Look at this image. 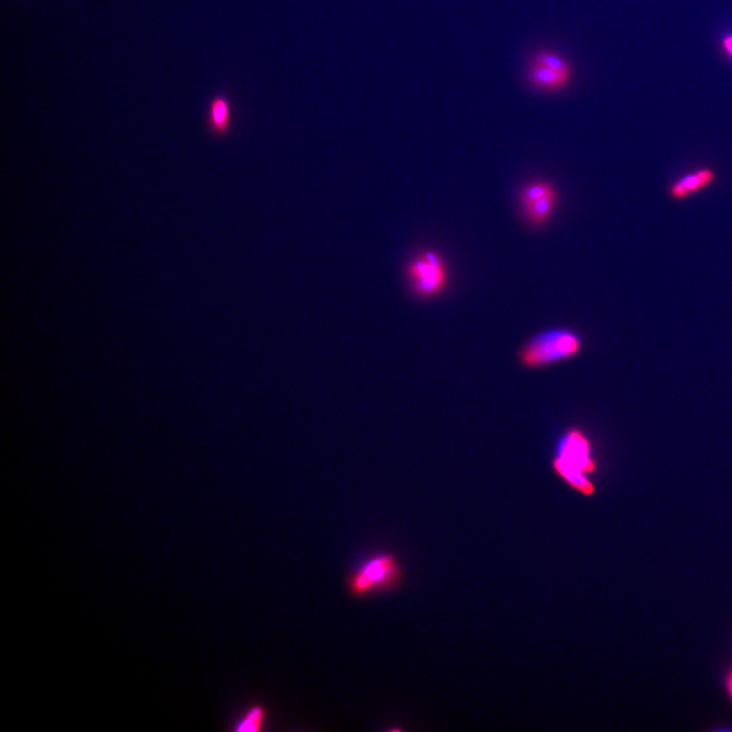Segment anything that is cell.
<instances>
[{
    "mask_svg": "<svg viewBox=\"0 0 732 732\" xmlns=\"http://www.w3.org/2000/svg\"><path fill=\"white\" fill-rule=\"evenodd\" d=\"M717 180V174L710 167H701L673 180L668 186L669 198L683 201L709 189Z\"/></svg>",
    "mask_w": 732,
    "mask_h": 732,
    "instance_id": "cell-5",
    "label": "cell"
},
{
    "mask_svg": "<svg viewBox=\"0 0 732 732\" xmlns=\"http://www.w3.org/2000/svg\"><path fill=\"white\" fill-rule=\"evenodd\" d=\"M722 48L726 54L732 59V34L726 35L721 41Z\"/></svg>",
    "mask_w": 732,
    "mask_h": 732,
    "instance_id": "cell-12",
    "label": "cell"
},
{
    "mask_svg": "<svg viewBox=\"0 0 732 732\" xmlns=\"http://www.w3.org/2000/svg\"><path fill=\"white\" fill-rule=\"evenodd\" d=\"M581 349L579 334L570 329H551L537 334L523 345L519 361L526 368H543L577 356Z\"/></svg>",
    "mask_w": 732,
    "mask_h": 732,
    "instance_id": "cell-2",
    "label": "cell"
},
{
    "mask_svg": "<svg viewBox=\"0 0 732 732\" xmlns=\"http://www.w3.org/2000/svg\"><path fill=\"white\" fill-rule=\"evenodd\" d=\"M556 189L551 182L546 180H533L523 186L519 194L521 208L522 210L532 205L535 201L556 193Z\"/></svg>",
    "mask_w": 732,
    "mask_h": 732,
    "instance_id": "cell-10",
    "label": "cell"
},
{
    "mask_svg": "<svg viewBox=\"0 0 732 732\" xmlns=\"http://www.w3.org/2000/svg\"><path fill=\"white\" fill-rule=\"evenodd\" d=\"M268 720V710L261 704H254L247 708L246 712L234 724L235 732H260L263 731Z\"/></svg>",
    "mask_w": 732,
    "mask_h": 732,
    "instance_id": "cell-9",
    "label": "cell"
},
{
    "mask_svg": "<svg viewBox=\"0 0 732 732\" xmlns=\"http://www.w3.org/2000/svg\"><path fill=\"white\" fill-rule=\"evenodd\" d=\"M407 277L416 296L433 299L445 291L448 286V266L441 254L427 249L408 264Z\"/></svg>",
    "mask_w": 732,
    "mask_h": 732,
    "instance_id": "cell-4",
    "label": "cell"
},
{
    "mask_svg": "<svg viewBox=\"0 0 732 732\" xmlns=\"http://www.w3.org/2000/svg\"><path fill=\"white\" fill-rule=\"evenodd\" d=\"M724 686H726V692L728 693L729 698H731L732 702V667L729 669L728 673H726Z\"/></svg>",
    "mask_w": 732,
    "mask_h": 732,
    "instance_id": "cell-13",
    "label": "cell"
},
{
    "mask_svg": "<svg viewBox=\"0 0 732 732\" xmlns=\"http://www.w3.org/2000/svg\"><path fill=\"white\" fill-rule=\"evenodd\" d=\"M551 466L559 478L576 493L585 496L594 494L595 486L590 475L596 470V462L590 439L579 427H571L561 434Z\"/></svg>",
    "mask_w": 732,
    "mask_h": 732,
    "instance_id": "cell-1",
    "label": "cell"
},
{
    "mask_svg": "<svg viewBox=\"0 0 732 732\" xmlns=\"http://www.w3.org/2000/svg\"><path fill=\"white\" fill-rule=\"evenodd\" d=\"M528 79L534 87L546 90H558L565 87L571 79V74L561 73L548 67L532 64L528 71Z\"/></svg>",
    "mask_w": 732,
    "mask_h": 732,
    "instance_id": "cell-7",
    "label": "cell"
},
{
    "mask_svg": "<svg viewBox=\"0 0 732 732\" xmlns=\"http://www.w3.org/2000/svg\"><path fill=\"white\" fill-rule=\"evenodd\" d=\"M208 126L215 136H225L231 127V105L226 96L218 95L211 101L208 110Z\"/></svg>",
    "mask_w": 732,
    "mask_h": 732,
    "instance_id": "cell-6",
    "label": "cell"
},
{
    "mask_svg": "<svg viewBox=\"0 0 732 732\" xmlns=\"http://www.w3.org/2000/svg\"><path fill=\"white\" fill-rule=\"evenodd\" d=\"M556 206H558V191L540 199L522 211L525 219L532 227H541L553 217Z\"/></svg>",
    "mask_w": 732,
    "mask_h": 732,
    "instance_id": "cell-8",
    "label": "cell"
},
{
    "mask_svg": "<svg viewBox=\"0 0 732 732\" xmlns=\"http://www.w3.org/2000/svg\"><path fill=\"white\" fill-rule=\"evenodd\" d=\"M402 577V568L393 553H378L350 573L347 590L352 597L364 598L374 593L392 590L399 585Z\"/></svg>",
    "mask_w": 732,
    "mask_h": 732,
    "instance_id": "cell-3",
    "label": "cell"
},
{
    "mask_svg": "<svg viewBox=\"0 0 732 732\" xmlns=\"http://www.w3.org/2000/svg\"><path fill=\"white\" fill-rule=\"evenodd\" d=\"M533 64L548 67V69L561 71V73L572 74V69L566 60L558 54H551V52H539L535 55Z\"/></svg>",
    "mask_w": 732,
    "mask_h": 732,
    "instance_id": "cell-11",
    "label": "cell"
}]
</instances>
